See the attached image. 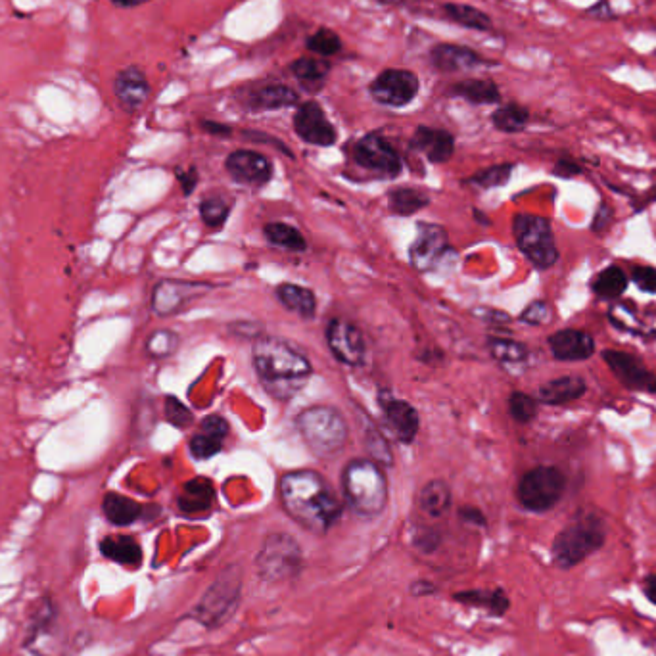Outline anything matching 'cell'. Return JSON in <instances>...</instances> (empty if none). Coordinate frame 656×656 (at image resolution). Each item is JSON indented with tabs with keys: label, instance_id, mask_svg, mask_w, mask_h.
Wrapping results in <instances>:
<instances>
[{
	"label": "cell",
	"instance_id": "1",
	"mask_svg": "<svg viewBox=\"0 0 656 656\" xmlns=\"http://www.w3.org/2000/svg\"><path fill=\"white\" fill-rule=\"evenodd\" d=\"M281 503L292 520L319 536L327 534L342 516L340 499L315 470H294L284 474Z\"/></svg>",
	"mask_w": 656,
	"mask_h": 656
},
{
	"label": "cell",
	"instance_id": "2",
	"mask_svg": "<svg viewBox=\"0 0 656 656\" xmlns=\"http://www.w3.org/2000/svg\"><path fill=\"white\" fill-rule=\"evenodd\" d=\"M254 365L265 390L277 399L296 396L311 376L302 353L277 338H263L254 346Z\"/></svg>",
	"mask_w": 656,
	"mask_h": 656
},
{
	"label": "cell",
	"instance_id": "3",
	"mask_svg": "<svg viewBox=\"0 0 656 656\" xmlns=\"http://www.w3.org/2000/svg\"><path fill=\"white\" fill-rule=\"evenodd\" d=\"M607 522L597 513H580L555 536L551 559L561 570H572L603 549L607 543Z\"/></svg>",
	"mask_w": 656,
	"mask_h": 656
},
{
	"label": "cell",
	"instance_id": "4",
	"mask_svg": "<svg viewBox=\"0 0 656 656\" xmlns=\"http://www.w3.org/2000/svg\"><path fill=\"white\" fill-rule=\"evenodd\" d=\"M342 486L348 505L359 516L373 518L388 505V482L375 461H350L342 472Z\"/></svg>",
	"mask_w": 656,
	"mask_h": 656
},
{
	"label": "cell",
	"instance_id": "5",
	"mask_svg": "<svg viewBox=\"0 0 656 656\" xmlns=\"http://www.w3.org/2000/svg\"><path fill=\"white\" fill-rule=\"evenodd\" d=\"M296 424L305 444L319 457L336 455L348 442V424L336 409L327 405L305 409Z\"/></svg>",
	"mask_w": 656,
	"mask_h": 656
},
{
	"label": "cell",
	"instance_id": "6",
	"mask_svg": "<svg viewBox=\"0 0 656 656\" xmlns=\"http://www.w3.org/2000/svg\"><path fill=\"white\" fill-rule=\"evenodd\" d=\"M242 597V572L238 566L227 568L217 580L211 584L210 589L204 593L200 603L192 610V618L206 626V628H219L235 614Z\"/></svg>",
	"mask_w": 656,
	"mask_h": 656
},
{
	"label": "cell",
	"instance_id": "7",
	"mask_svg": "<svg viewBox=\"0 0 656 656\" xmlns=\"http://www.w3.org/2000/svg\"><path fill=\"white\" fill-rule=\"evenodd\" d=\"M513 233L520 252L541 271L551 269L559 261V250L551 223L545 217L520 213L513 221Z\"/></svg>",
	"mask_w": 656,
	"mask_h": 656
},
{
	"label": "cell",
	"instance_id": "8",
	"mask_svg": "<svg viewBox=\"0 0 656 656\" xmlns=\"http://www.w3.org/2000/svg\"><path fill=\"white\" fill-rule=\"evenodd\" d=\"M566 492V476L557 467L528 470L516 488L518 503L530 513H547L555 509Z\"/></svg>",
	"mask_w": 656,
	"mask_h": 656
},
{
	"label": "cell",
	"instance_id": "9",
	"mask_svg": "<svg viewBox=\"0 0 656 656\" xmlns=\"http://www.w3.org/2000/svg\"><path fill=\"white\" fill-rule=\"evenodd\" d=\"M256 566L265 582L279 584L294 580L302 570V549L296 539L286 534H271L259 549Z\"/></svg>",
	"mask_w": 656,
	"mask_h": 656
},
{
	"label": "cell",
	"instance_id": "10",
	"mask_svg": "<svg viewBox=\"0 0 656 656\" xmlns=\"http://www.w3.org/2000/svg\"><path fill=\"white\" fill-rule=\"evenodd\" d=\"M419 87V77L413 71L386 70L371 83V96L384 106L401 108L415 100Z\"/></svg>",
	"mask_w": 656,
	"mask_h": 656
},
{
	"label": "cell",
	"instance_id": "11",
	"mask_svg": "<svg viewBox=\"0 0 656 656\" xmlns=\"http://www.w3.org/2000/svg\"><path fill=\"white\" fill-rule=\"evenodd\" d=\"M603 361L628 390L656 394V376L632 353L605 350Z\"/></svg>",
	"mask_w": 656,
	"mask_h": 656
},
{
	"label": "cell",
	"instance_id": "12",
	"mask_svg": "<svg viewBox=\"0 0 656 656\" xmlns=\"http://www.w3.org/2000/svg\"><path fill=\"white\" fill-rule=\"evenodd\" d=\"M353 156L361 167L388 177H396L401 171V158L398 152L380 135H367L365 139L357 142Z\"/></svg>",
	"mask_w": 656,
	"mask_h": 656
},
{
	"label": "cell",
	"instance_id": "13",
	"mask_svg": "<svg viewBox=\"0 0 656 656\" xmlns=\"http://www.w3.org/2000/svg\"><path fill=\"white\" fill-rule=\"evenodd\" d=\"M294 129L302 141L315 146H332L338 141L334 125L328 121L317 102H305L298 108L294 116Z\"/></svg>",
	"mask_w": 656,
	"mask_h": 656
},
{
	"label": "cell",
	"instance_id": "14",
	"mask_svg": "<svg viewBox=\"0 0 656 656\" xmlns=\"http://www.w3.org/2000/svg\"><path fill=\"white\" fill-rule=\"evenodd\" d=\"M449 242L446 231L432 223H421L415 242L411 244V263L419 271H430L446 256Z\"/></svg>",
	"mask_w": 656,
	"mask_h": 656
},
{
	"label": "cell",
	"instance_id": "15",
	"mask_svg": "<svg viewBox=\"0 0 656 656\" xmlns=\"http://www.w3.org/2000/svg\"><path fill=\"white\" fill-rule=\"evenodd\" d=\"M327 342L330 352L336 355L338 361L346 365H361L365 359V340L359 328L346 321L334 319L327 327Z\"/></svg>",
	"mask_w": 656,
	"mask_h": 656
},
{
	"label": "cell",
	"instance_id": "16",
	"mask_svg": "<svg viewBox=\"0 0 656 656\" xmlns=\"http://www.w3.org/2000/svg\"><path fill=\"white\" fill-rule=\"evenodd\" d=\"M152 93L150 81L146 73L139 66H129L118 71L114 79V94L118 98L119 106L125 112H137L148 102Z\"/></svg>",
	"mask_w": 656,
	"mask_h": 656
},
{
	"label": "cell",
	"instance_id": "17",
	"mask_svg": "<svg viewBox=\"0 0 656 656\" xmlns=\"http://www.w3.org/2000/svg\"><path fill=\"white\" fill-rule=\"evenodd\" d=\"M225 165L235 181L252 187L265 185L273 173L271 162L252 150H236L227 158Z\"/></svg>",
	"mask_w": 656,
	"mask_h": 656
},
{
	"label": "cell",
	"instance_id": "18",
	"mask_svg": "<svg viewBox=\"0 0 656 656\" xmlns=\"http://www.w3.org/2000/svg\"><path fill=\"white\" fill-rule=\"evenodd\" d=\"M549 350L559 361H587L595 353V340L589 332L566 328L549 336Z\"/></svg>",
	"mask_w": 656,
	"mask_h": 656
},
{
	"label": "cell",
	"instance_id": "19",
	"mask_svg": "<svg viewBox=\"0 0 656 656\" xmlns=\"http://www.w3.org/2000/svg\"><path fill=\"white\" fill-rule=\"evenodd\" d=\"M204 290H208V286L198 282H160L152 296V307L158 315H173L187 304L188 300H192L196 294H202Z\"/></svg>",
	"mask_w": 656,
	"mask_h": 656
},
{
	"label": "cell",
	"instance_id": "20",
	"mask_svg": "<svg viewBox=\"0 0 656 656\" xmlns=\"http://www.w3.org/2000/svg\"><path fill=\"white\" fill-rule=\"evenodd\" d=\"M430 60L434 68L440 71H470L492 66L484 56L474 52L472 48L459 47V45H438L432 48Z\"/></svg>",
	"mask_w": 656,
	"mask_h": 656
},
{
	"label": "cell",
	"instance_id": "21",
	"mask_svg": "<svg viewBox=\"0 0 656 656\" xmlns=\"http://www.w3.org/2000/svg\"><path fill=\"white\" fill-rule=\"evenodd\" d=\"M411 144L434 164H444L453 156L455 150L453 135L444 129H432V127H419L413 135Z\"/></svg>",
	"mask_w": 656,
	"mask_h": 656
},
{
	"label": "cell",
	"instance_id": "22",
	"mask_svg": "<svg viewBox=\"0 0 656 656\" xmlns=\"http://www.w3.org/2000/svg\"><path fill=\"white\" fill-rule=\"evenodd\" d=\"M100 553L112 563L121 564L125 568H139L142 564L141 543L127 534L106 536L100 541Z\"/></svg>",
	"mask_w": 656,
	"mask_h": 656
},
{
	"label": "cell",
	"instance_id": "23",
	"mask_svg": "<svg viewBox=\"0 0 656 656\" xmlns=\"http://www.w3.org/2000/svg\"><path fill=\"white\" fill-rule=\"evenodd\" d=\"M586 380L580 376H561L545 382L539 388L538 398L545 405H566L586 394Z\"/></svg>",
	"mask_w": 656,
	"mask_h": 656
},
{
	"label": "cell",
	"instance_id": "24",
	"mask_svg": "<svg viewBox=\"0 0 656 656\" xmlns=\"http://www.w3.org/2000/svg\"><path fill=\"white\" fill-rule=\"evenodd\" d=\"M453 599L461 605L467 607H474V609L488 610L493 616H503L509 607H511V599L509 595L501 589H469V591H457L453 595Z\"/></svg>",
	"mask_w": 656,
	"mask_h": 656
},
{
	"label": "cell",
	"instance_id": "25",
	"mask_svg": "<svg viewBox=\"0 0 656 656\" xmlns=\"http://www.w3.org/2000/svg\"><path fill=\"white\" fill-rule=\"evenodd\" d=\"M300 96L286 87V85H267V87H261V89H256V91H250L248 96H246V106L250 110H281V108H288V106H294L298 104Z\"/></svg>",
	"mask_w": 656,
	"mask_h": 656
},
{
	"label": "cell",
	"instance_id": "26",
	"mask_svg": "<svg viewBox=\"0 0 656 656\" xmlns=\"http://www.w3.org/2000/svg\"><path fill=\"white\" fill-rule=\"evenodd\" d=\"M384 413H386V419L392 424V428L398 434L401 442H413L415 440V436L419 432V415H417L413 405H409L407 401L390 399L384 405Z\"/></svg>",
	"mask_w": 656,
	"mask_h": 656
},
{
	"label": "cell",
	"instance_id": "27",
	"mask_svg": "<svg viewBox=\"0 0 656 656\" xmlns=\"http://www.w3.org/2000/svg\"><path fill=\"white\" fill-rule=\"evenodd\" d=\"M142 505L121 493H106L102 499V513L114 526H131L142 516Z\"/></svg>",
	"mask_w": 656,
	"mask_h": 656
},
{
	"label": "cell",
	"instance_id": "28",
	"mask_svg": "<svg viewBox=\"0 0 656 656\" xmlns=\"http://www.w3.org/2000/svg\"><path fill=\"white\" fill-rule=\"evenodd\" d=\"M449 94L465 98L472 104H497L501 100L499 87L490 79H463L449 89Z\"/></svg>",
	"mask_w": 656,
	"mask_h": 656
},
{
	"label": "cell",
	"instance_id": "29",
	"mask_svg": "<svg viewBox=\"0 0 656 656\" xmlns=\"http://www.w3.org/2000/svg\"><path fill=\"white\" fill-rule=\"evenodd\" d=\"M213 501V486L206 478H194L187 482L185 493L179 497V509L185 515H196L210 509Z\"/></svg>",
	"mask_w": 656,
	"mask_h": 656
},
{
	"label": "cell",
	"instance_id": "30",
	"mask_svg": "<svg viewBox=\"0 0 656 656\" xmlns=\"http://www.w3.org/2000/svg\"><path fill=\"white\" fill-rule=\"evenodd\" d=\"M277 298L286 309L298 313L300 317H313L315 309H317V300L315 294L311 290H307L304 286H296V284H281L277 288Z\"/></svg>",
	"mask_w": 656,
	"mask_h": 656
},
{
	"label": "cell",
	"instance_id": "31",
	"mask_svg": "<svg viewBox=\"0 0 656 656\" xmlns=\"http://www.w3.org/2000/svg\"><path fill=\"white\" fill-rule=\"evenodd\" d=\"M628 288V277L626 273L616 267V265H610L607 269L599 271L593 281H591V290L597 298L601 300H614V298H620Z\"/></svg>",
	"mask_w": 656,
	"mask_h": 656
},
{
	"label": "cell",
	"instance_id": "32",
	"mask_svg": "<svg viewBox=\"0 0 656 656\" xmlns=\"http://www.w3.org/2000/svg\"><path fill=\"white\" fill-rule=\"evenodd\" d=\"M444 12L451 22L463 25L467 29L490 31L493 27L492 18L486 12H482L470 4H455V2L444 4Z\"/></svg>",
	"mask_w": 656,
	"mask_h": 656
},
{
	"label": "cell",
	"instance_id": "33",
	"mask_svg": "<svg viewBox=\"0 0 656 656\" xmlns=\"http://www.w3.org/2000/svg\"><path fill=\"white\" fill-rule=\"evenodd\" d=\"M421 507L426 515L444 516L451 509V490L446 482L432 480L421 492Z\"/></svg>",
	"mask_w": 656,
	"mask_h": 656
},
{
	"label": "cell",
	"instance_id": "34",
	"mask_svg": "<svg viewBox=\"0 0 656 656\" xmlns=\"http://www.w3.org/2000/svg\"><path fill=\"white\" fill-rule=\"evenodd\" d=\"M290 71L294 73L296 79H300L304 83L305 87H311V89H317L325 83V79L330 73V64L327 60H317V58H300L296 60L292 66H290Z\"/></svg>",
	"mask_w": 656,
	"mask_h": 656
},
{
	"label": "cell",
	"instance_id": "35",
	"mask_svg": "<svg viewBox=\"0 0 656 656\" xmlns=\"http://www.w3.org/2000/svg\"><path fill=\"white\" fill-rule=\"evenodd\" d=\"M492 121L501 133H520L530 121V112L520 104H507L493 112Z\"/></svg>",
	"mask_w": 656,
	"mask_h": 656
},
{
	"label": "cell",
	"instance_id": "36",
	"mask_svg": "<svg viewBox=\"0 0 656 656\" xmlns=\"http://www.w3.org/2000/svg\"><path fill=\"white\" fill-rule=\"evenodd\" d=\"M265 236L275 246L284 248V250H292V252H304L305 246H307L302 233L286 223H269L265 227Z\"/></svg>",
	"mask_w": 656,
	"mask_h": 656
},
{
	"label": "cell",
	"instance_id": "37",
	"mask_svg": "<svg viewBox=\"0 0 656 656\" xmlns=\"http://www.w3.org/2000/svg\"><path fill=\"white\" fill-rule=\"evenodd\" d=\"M428 202V194L417 188H398L390 194V208L399 215H413L415 211L426 208Z\"/></svg>",
	"mask_w": 656,
	"mask_h": 656
},
{
	"label": "cell",
	"instance_id": "38",
	"mask_svg": "<svg viewBox=\"0 0 656 656\" xmlns=\"http://www.w3.org/2000/svg\"><path fill=\"white\" fill-rule=\"evenodd\" d=\"M492 355L501 363H522L528 357V348L515 340L492 338L490 340Z\"/></svg>",
	"mask_w": 656,
	"mask_h": 656
},
{
	"label": "cell",
	"instance_id": "39",
	"mask_svg": "<svg viewBox=\"0 0 656 656\" xmlns=\"http://www.w3.org/2000/svg\"><path fill=\"white\" fill-rule=\"evenodd\" d=\"M307 48L319 56H334L342 50V41L334 31L323 27L307 39Z\"/></svg>",
	"mask_w": 656,
	"mask_h": 656
},
{
	"label": "cell",
	"instance_id": "40",
	"mask_svg": "<svg viewBox=\"0 0 656 656\" xmlns=\"http://www.w3.org/2000/svg\"><path fill=\"white\" fill-rule=\"evenodd\" d=\"M509 411H511V417L516 422L528 424V422H532L538 417V401L532 396H528V394L515 392L509 398Z\"/></svg>",
	"mask_w": 656,
	"mask_h": 656
},
{
	"label": "cell",
	"instance_id": "41",
	"mask_svg": "<svg viewBox=\"0 0 656 656\" xmlns=\"http://www.w3.org/2000/svg\"><path fill=\"white\" fill-rule=\"evenodd\" d=\"M511 173H513V164L492 165V167L476 173L470 179V183L482 188L501 187L511 179Z\"/></svg>",
	"mask_w": 656,
	"mask_h": 656
},
{
	"label": "cell",
	"instance_id": "42",
	"mask_svg": "<svg viewBox=\"0 0 656 656\" xmlns=\"http://www.w3.org/2000/svg\"><path fill=\"white\" fill-rule=\"evenodd\" d=\"M177 342H179L177 334H173L169 330H158L148 338L146 352L152 357H167L177 348Z\"/></svg>",
	"mask_w": 656,
	"mask_h": 656
},
{
	"label": "cell",
	"instance_id": "43",
	"mask_svg": "<svg viewBox=\"0 0 656 656\" xmlns=\"http://www.w3.org/2000/svg\"><path fill=\"white\" fill-rule=\"evenodd\" d=\"M221 449H223V440L210 436L206 432H200L190 440V451L196 459H210L213 455H217Z\"/></svg>",
	"mask_w": 656,
	"mask_h": 656
},
{
	"label": "cell",
	"instance_id": "44",
	"mask_svg": "<svg viewBox=\"0 0 656 656\" xmlns=\"http://www.w3.org/2000/svg\"><path fill=\"white\" fill-rule=\"evenodd\" d=\"M200 213L208 227H221L229 217V206L221 198H210L202 204Z\"/></svg>",
	"mask_w": 656,
	"mask_h": 656
},
{
	"label": "cell",
	"instance_id": "45",
	"mask_svg": "<svg viewBox=\"0 0 656 656\" xmlns=\"http://www.w3.org/2000/svg\"><path fill=\"white\" fill-rule=\"evenodd\" d=\"M165 419L177 428H187L188 424L194 421L187 405H183L179 399L173 398V396L165 398Z\"/></svg>",
	"mask_w": 656,
	"mask_h": 656
},
{
	"label": "cell",
	"instance_id": "46",
	"mask_svg": "<svg viewBox=\"0 0 656 656\" xmlns=\"http://www.w3.org/2000/svg\"><path fill=\"white\" fill-rule=\"evenodd\" d=\"M549 319H551V307L547 305V302H534V304L528 305L524 309V313L520 315L522 323H528L534 327L549 323Z\"/></svg>",
	"mask_w": 656,
	"mask_h": 656
},
{
	"label": "cell",
	"instance_id": "47",
	"mask_svg": "<svg viewBox=\"0 0 656 656\" xmlns=\"http://www.w3.org/2000/svg\"><path fill=\"white\" fill-rule=\"evenodd\" d=\"M632 281L635 282V286L643 292H649V294H655L656 292V269L655 267H643V265H637L633 267L632 273H630Z\"/></svg>",
	"mask_w": 656,
	"mask_h": 656
},
{
	"label": "cell",
	"instance_id": "48",
	"mask_svg": "<svg viewBox=\"0 0 656 656\" xmlns=\"http://www.w3.org/2000/svg\"><path fill=\"white\" fill-rule=\"evenodd\" d=\"M202 432L210 434V436H215V438H221L225 440V436L229 434V424L223 419V417H217V415H211L206 421L202 422Z\"/></svg>",
	"mask_w": 656,
	"mask_h": 656
},
{
	"label": "cell",
	"instance_id": "49",
	"mask_svg": "<svg viewBox=\"0 0 656 656\" xmlns=\"http://www.w3.org/2000/svg\"><path fill=\"white\" fill-rule=\"evenodd\" d=\"M582 173V165L576 164L572 158H563L553 167V175L559 179H574Z\"/></svg>",
	"mask_w": 656,
	"mask_h": 656
},
{
	"label": "cell",
	"instance_id": "50",
	"mask_svg": "<svg viewBox=\"0 0 656 656\" xmlns=\"http://www.w3.org/2000/svg\"><path fill=\"white\" fill-rule=\"evenodd\" d=\"M612 217H614V211L610 210L607 204H601L593 217V225H591L593 233H605L612 223Z\"/></svg>",
	"mask_w": 656,
	"mask_h": 656
},
{
	"label": "cell",
	"instance_id": "51",
	"mask_svg": "<svg viewBox=\"0 0 656 656\" xmlns=\"http://www.w3.org/2000/svg\"><path fill=\"white\" fill-rule=\"evenodd\" d=\"M587 14L593 16V18H597V20H607V22L616 18L614 10L610 8L609 0H599L597 4H593V6L587 10Z\"/></svg>",
	"mask_w": 656,
	"mask_h": 656
},
{
	"label": "cell",
	"instance_id": "52",
	"mask_svg": "<svg viewBox=\"0 0 656 656\" xmlns=\"http://www.w3.org/2000/svg\"><path fill=\"white\" fill-rule=\"evenodd\" d=\"M641 591H643V595L647 597V601H651L656 607V572L643 578V582H641Z\"/></svg>",
	"mask_w": 656,
	"mask_h": 656
},
{
	"label": "cell",
	"instance_id": "53",
	"mask_svg": "<svg viewBox=\"0 0 656 656\" xmlns=\"http://www.w3.org/2000/svg\"><path fill=\"white\" fill-rule=\"evenodd\" d=\"M461 518L469 524H474V526H486V516L482 515L478 509H472V507H467V509H461Z\"/></svg>",
	"mask_w": 656,
	"mask_h": 656
},
{
	"label": "cell",
	"instance_id": "54",
	"mask_svg": "<svg viewBox=\"0 0 656 656\" xmlns=\"http://www.w3.org/2000/svg\"><path fill=\"white\" fill-rule=\"evenodd\" d=\"M179 179H181V183H183L185 194H190V192L194 190V187H196V181H198V177H196V171H194V169H190L188 173H181V175H179Z\"/></svg>",
	"mask_w": 656,
	"mask_h": 656
},
{
	"label": "cell",
	"instance_id": "55",
	"mask_svg": "<svg viewBox=\"0 0 656 656\" xmlns=\"http://www.w3.org/2000/svg\"><path fill=\"white\" fill-rule=\"evenodd\" d=\"M202 127L208 131V133H213V135H231V127L227 125H221V123H213V121H204Z\"/></svg>",
	"mask_w": 656,
	"mask_h": 656
},
{
	"label": "cell",
	"instance_id": "56",
	"mask_svg": "<svg viewBox=\"0 0 656 656\" xmlns=\"http://www.w3.org/2000/svg\"><path fill=\"white\" fill-rule=\"evenodd\" d=\"M110 2L118 8H135V6H142V4L152 2V0H110Z\"/></svg>",
	"mask_w": 656,
	"mask_h": 656
},
{
	"label": "cell",
	"instance_id": "57",
	"mask_svg": "<svg viewBox=\"0 0 656 656\" xmlns=\"http://www.w3.org/2000/svg\"><path fill=\"white\" fill-rule=\"evenodd\" d=\"M384 4H403V2H409V0H380Z\"/></svg>",
	"mask_w": 656,
	"mask_h": 656
}]
</instances>
